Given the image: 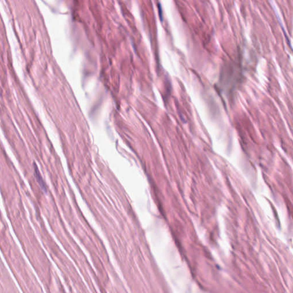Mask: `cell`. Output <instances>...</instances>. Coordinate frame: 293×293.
<instances>
[{
	"label": "cell",
	"instance_id": "obj_1",
	"mask_svg": "<svg viewBox=\"0 0 293 293\" xmlns=\"http://www.w3.org/2000/svg\"><path fill=\"white\" fill-rule=\"evenodd\" d=\"M34 173H35V177H36V180L37 181L38 184H40L42 190L45 192H47L46 186L45 184L44 181H43L42 176L40 175V173H39L37 167L36 165H34Z\"/></svg>",
	"mask_w": 293,
	"mask_h": 293
}]
</instances>
